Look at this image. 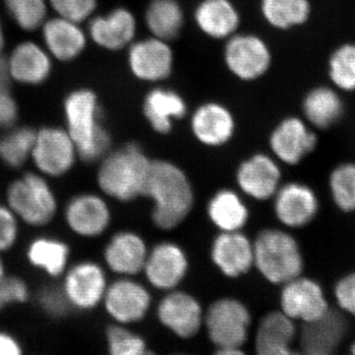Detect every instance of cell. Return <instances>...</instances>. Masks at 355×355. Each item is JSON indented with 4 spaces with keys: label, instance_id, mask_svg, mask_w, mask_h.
<instances>
[{
    "label": "cell",
    "instance_id": "cell-1",
    "mask_svg": "<svg viewBox=\"0 0 355 355\" xmlns=\"http://www.w3.org/2000/svg\"><path fill=\"white\" fill-rule=\"evenodd\" d=\"M144 195L154 202V223L165 230L177 227L193 207V191L188 178L168 161L151 162Z\"/></svg>",
    "mask_w": 355,
    "mask_h": 355
},
{
    "label": "cell",
    "instance_id": "cell-2",
    "mask_svg": "<svg viewBox=\"0 0 355 355\" xmlns=\"http://www.w3.org/2000/svg\"><path fill=\"white\" fill-rule=\"evenodd\" d=\"M67 130L76 144L79 158L86 163L101 160L108 153L111 137L103 125L97 95L90 89L72 91L64 104Z\"/></svg>",
    "mask_w": 355,
    "mask_h": 355
},
{
    "label": "cell",
    "instance_id": "cell-3",
    "mask_svg": "<svg viewBox=\"0 0 355 355\" xmlns=\"http://www.w3.org/2000/svg\"><path fill=\"white\" fill-rule=\"evenodd\" d=\"M101 160L97 183L105 195L121 202L144 195L153 161L139 144H128Z\"/></svg>",
    "mask_w": 355,
    "mask_h": 355
},
{
    "label": "cell",
    "instance_id": "cell-4",
    "mask_svg": "<svg viewBox=\"0 0 355 355\" xmlns=\"http://www.w3.org/2000/svg\"><path fill=\"white\" fill-rule=\"evenodd\" d=\"M254 263L268 282L282 286L305 272L300 243L284 229L261 231L254 240Z\"/></svg>",
    "mask_w": 355,
    "mask_h": 355
},
{
    "label": "cell",
    "instance_id": "cell-5",
    "mask_svg": "<svg viewBox=\"0 0 355 355\" xmlns=\"http://www.w3.org/2000/svg\"><path fill=\"white\" fill-rule=\"evenodd\" d=\"M6 205L21 223L44 227L55 219L58 200L49 178L38 172H27L7 187Z\"/></svg>",
    "mask_w": 355,
    "mask_h": 355
},
{
    "label": "cell",
    "instance_id": "cell-6",
    "mask_svg": "<svg viewBox=\"0 0 355 355\" xmlns=\"http://www.w3.org/2000/svg\"><path fill=\"white\" fill-rule=\"evenodd\" d=\"M250 323L251 316L246 306L235 299L216 301L205 316L209 338L220 354H242Z\"/></svg>",
    "mask_w": 355,
    "mask_h": 355
},
{
    "label": "cell",
    "instance_id": "cell-7",
    "mask_svg": "<svg viewBox=\"0 0 355 355\" xmlns=\"http://www.w3.org/2000/svg\"><path fill=\"white\" fill-rule=\"evenodd\" d=\"M223 60L233 76L252 83L268 73L272 64V53L268 43L258 35L236 33L226 40Z\"/></svg>",
    "mask_w": 355,
    "mask_h": 355
},
{
    "label": "cell",
    "instance_id": "cell-8",
    "mask_svg": "<svg viewBox=\"0 0 355 355\" xmlns=\"http://www.w3.org/2000/svg\"><path fill=\"white\" fill-rule=\"evenodd\" d=\"M282 286L280 310L299 324L316 321L333 307L323 284L304 273Z\"/></svg>",
    "mask_w": 355,
    "mask_h": 355
},
{
    "label": "cell",
    "instance_id": "cell-9",
    "mask_svg": "<svg viewBox=\"0 0 355 355\" xmlns=\"http://www.w3.org/2000/svg\"><path fill=\"white\" fill-rule=\"evenodd\" d=\"M77 158L76 144L67 128L46 127L36 132L31 160L40 174L49 179L64 177Z\"/></svg>",
    "mask_w": 355,
    "mask_h": 355
},
{
    "label": "cell",
    "instance_id": "cell-10",
    "mask_svg": "<svg viewBox=\"0 0 355 355\" xmlns=\"http://www.w3.org/2000/svg\"><path fill=\"white\" fill-rule=\"evenodd\" d=\"M268 144L279 162L297 166L317 150L319 135L304 119L289 116L273 128Z\"/></svg>",
    "mask_w": 355,
    "mask_h": 355
},
{
    "label": "cell",
    "instance_id": "cell-11",
    "mask_svg": "<svg viewBox=\"0 0 355 355\" xmlns=\"http://www.w3.org/2000/svg\"><path fill=\"white\" fill-rule=\"evenodd\" d=\"M273 198L277 220L292 230L308 227L321 211L319 193L311 184L303 182L291 181L282 184Z\"/></svg>",
    "mask_w": 355,
    "mask_h": 355
},
{
    "label": "cell",
    "instance_id": "cell-12",
    "mask_svg": "<svg viewBox=\"0 0 355 355\" xmlns=\"http://www.w3.org/2000/svg\"><path fill=\"white\" fill-rule=\"evenodd\" d=\"M174 62L170 42L156 37L135 41L128 48V69L133 77L144 83H161L169 78Z\"/></svg>",
    "mask_w": 355,
    "mask_h": 355
},
{
    "label": "cell",
    "instance_id": "cell-13",
    "mask_svg": "<svg viewBox=\"0 0 355 355\" xmlns=\"http://www.w3.org/2000/svg\"><path fill=\"white\" fill-rule=\"evenodd\" d=\"M349 331V317L333 306L316 321L299 324L298 352L307 355L335 354L347 340Z\"/></svg>",
    "mask_w": 355,
    "mask_h": 355
},
{
    "label": "cell",
    "instance_id": "cell-14",
    "mask_svg": "<svg viewBox=\"0 0 355 355\" xmlns=\"http://www.w3.org/2000/svg\"><path fill=\"white\" fill-rule=\"evenodd\" d=\"M60 286L72 309H94L103 302L107 279L101 266L94 261H83L69 266L62 275Z\"/></svg>",
    "mask_w": 355,
    "mask_h": 355
},
{
    "label": "cell",
    "instance_id": "cell-15",
    "mask_svg": "<svg viewBox=\"0 0 355 355\" xmlns=\"http://www.w3.org/2000/svg\"><path fill=\"white\" fill-rule=\"evenodd\" d=\"M65 224L72 233L84 238L100 236L108 228L111 211L104 198L95 193L73 196L65 205Z\"/></svg>",
    "mask_w": 355,
    "mask_h": 355
},
{
    "label": "cell",
    "instance_id": "cell-16",
    "mask_svg": "<svg viewBox=\"0 0 355 355\" xmlns=\"http://www.w3.org/2000/svg\"><path fill=\"white\" fill-rule=\"evenodd\" d=\"M137 20L127 7H116L104 15L89 21L88 34L100 48L118 51L128 48L135 41Z\"/></svg>",
    "mask_w": 355,
    "mask_h": 355
},
{
    "label": "cell",
    "instance_id": "cell-17",
    "mask_svg": "<svg viewBox=\"0 0 355 355\" xmlns=\"http://www.w3.org/2000/svg\"><path fill=\"white\" fill-rule=\"evenodd\" d=\"M299 324L282 310L272 311L261 318L257 329L254 347L260 355L297 354Z\"/></svg>",
    "mask_w": 355,
    "mask_h": 355
},
{
    "label": "cell",
    "instance_id": "cell-18",
    "mask_svg": "<svg viewBox=\"0 0 355 355\" xmlns=\"http://www.w3.org/2000/svg\"><path fill=\"white\" fill-rule=\"evenodd\" d=\"M103 302L110 316L118 323L130 324L144 319L150 305V296L137 282L121 279L107 287Z\"/></svg>",
    "mask_w": 355,
    "mask_h": 355
},
{
    "label": "cell",
    "instance_id": "cell-19",
    "mask_svg": "<svg viewBox=\"0 0 355 355\" xmlns=\"http://www.w3.org/2000/svg\"><path fill=\"white\" fill-rule=\"evenodd\" d=\"M235 128L232 112L222 103H203L191 114V132L205 146L216 147L227 144L234 135Z\"/></svg>",
    "mask_w": 355,
    "mask_h": 355
},
{
    "label": "cell",
    "instance_id": "cell-20",
    "mask_svg": "<svg viewBox=\"0 0 355 355\" xmlns=\"http://www.w3.org/2000/svg\"><path fill=\"white\" fill-rule=\"evenodd\" d=\"M282 173L279 161L266 154H254L240 165L237 181L240 188L258 200L275 197L282 186Z\"/></svg>",
    "mask_w": 355,
    "mask_h": 355
},
{
    "label": "cell",
    "instance_id": "cell-21",
    "mask_svg": "<svg viewBox=\"0 0 355 355\" xmlns=\"http://www.w3.org/2000/svg\"><path fill=\"white\" fill-rule=\"evenodd\" d=\"M147 279L156 288L172 289L186 275L188 260L183 250L173 243H162L147 254L144 268Z\"/></svg>",
    "mask_w": 355,
    "mask_h": 355
},
{
    "label": "cell",
    "instance_id": "cell-22",
    "mask_svg": "<svg viewBox=\"0 0 355 355\" xmlns=\"http://www.w3.org/2000/svg\"><path fill=\"white\" fill-rule=\"evenodd\" d=\"M303 119L316 130L326 132L343 120L345 105L334 86L319 85L310 89L302 100Z\"/></svg>",
    "mask_w": 355,
    "mask_h": 355
},
{
    "label": "cell",
    "instance_id": "cell-23",
    "mask_svg": "<svg viewBox=\"0 0 355 355\" xmlns=\"http://www.w3.org/2000/svg\"><path fill=\"white\" fill-rule=\"evenodd\" d=\"M158 317L161 323L184 338L195 336L202 324L200 303L184 292H172L165 296L159 304Z\"/></svg>",
    "mask_w": 355,
    "mask_h": 355
},
{
    "label": "cell",
    "instance_id": "cell-24",
    "mask_svg": "<svg viewBox=\"0 0 355 355\" xmlns=\"http://www.w3.org/2000/svg\"><path fill=\"white\" fill-rule=\"evenodd\" d=\"M200 32L212 40H227L238 33L241 14L232 0H200L193 11Z\"/></svg>",
    "mask_w": 355,
    "mask_h": 355
},
{
    "label": "cell",
    "instance_id": "cell-25",
    "mask_svg": "<svg viewBox=\"0 0 355 355\" xmlns=\"http://www.w3.org/2000/svg\"><path fill=\"white\" fill-rule=\"evenodd\" d=\"M46 50L51 57L62 62L78 58L87 44V36L79 23L57 16L42 26Z\"/></svg>",
    "mask_w": 355,
    "mask_h": 355
},
{
    "label": "cell",
    "instance_id": "cell-26",
    "mask_svg": "<svg viewBox=\"0 0 355 355\" xmlns=\"http://www.w3.org/2000/svg\"><path fill=\"white\" fill-rule=\"evenodd\" d=\"M6 62L11 80L25 85H39L51 72L50 53L34 42L16 46Z\"/></svg>",
    "mask_w": 355,
    "mask_h": 355
},
{
    "label": "cell",
    "instance_id": "cell-27",
    "mask_svg": "<svg viewBox=\"0 0 355 355\" xmlns=\"http://www.w3.org/2000/svg\"><path fill=\"white\" fill-rule=\"evenodd\" d=\"M142 112L154 132L168 135L174 121L181 120L188 113L183 96L167 88H154L147 93L142 104Z\"/></svg>",
    "mask_w": 355,
    "mask_h": 355
},
{
    "label": "cell",
    "instance_id": "cell-28",
    "mask_svg": "<svg viewBox=\"0 0 355 355\" xmlns=\"http://www.w3.org/2000/svg\"><path fill=\"white\" fill-rule=\"evenodd\" d=\"M212 260L224 275L237 277L246 273L254 263V248L246 236L223 232L212 246Z\"/></svg>",
    "mask_w": 355,
    "mask_h": 355
},
{
    "label": "cell",
    "instance_id": "cell-29",
    "mask_svg": "<svg viewBox=\"0 0 355 355\" xmlns=\"http://www.w3.org/2000/svg\"><path fill=\"white\" fill-rule=\"evenodd\" d=\"M146 258V244L135 233H118L105 248L104 259L107 266L119 275H133L141 272Z\"/></svg>",
    "mask_w": 355,
    "mask_h": 355
},
{
    "label": "cell",
    "instance_id": "cell-30",
    "mask_svg": "<svg viewBox=\"0 0 355 355\" xmlns=\"http://www.w3.org/2000/svg\"><path fill=\"white\" fill-rule=\"evenodd\" d=\"M28 263L51 279L62 277L69 266V245L53 236H39L26 249Z\"/></svg>",
    "mask_w": 355,
    "mask_h": 355
},
{
    "label": "cell",
    "instance_id": "cell-31",
    "mask_svg": "<svg viewBox=\"0 0 355 355\" xmlns=\"http://www.w3.org/2000/svg\"><path fill=\"white\" fill-rule=\"evenodd\" d=\"M144 21L151 36L171 42L183 30L184 9L178 0H151L146 7Z\"/></svg>",
    "mask_w": 355,
    "mask_h": 355
},
{
    "label": "cell",
    "instance_id": "cell-32",
    "mask_svg": "<svg viewBox=\"0 0 355 355\" xmlns=\"http://www.w3.org/2000/svg\"><path fill=\"white\" fill-rule=\"evenodd\" d=\"M260 10L268 25L287 31L309 21L312 4L310 0H261Z\"/></svg>",
    "mask_w": 355,
    "mask_h": 355
},
{
    "label": "cell",
    "instance_id": "cell-33",
    "mask_svg": "<svg viewBox=\"0 0 355 355\" xmlns=\"http://www.w3.org/2000/svg\"><path fill=\"white\" fill-rule=\"evenodd\" d=\"M209 216L223 232H234L246 224L248 209L237 193L223 190L210 200Z\"/></svg>",
    "mask_w": 355,
    "mask_h": 355
},
{
    "label": "cell",
    "instance_id": "cell-34",
    "mask_svg": "<svg viewBox=\"0 0 355 355\" xmlns=\"http://www.w3.org/2000/svg\"><path fill=\"white\" fill-rule=\"evenodd\" d=\"M334 207L343 214H355V161H343L331 168L327 178Z\"/></svg>",
    "mask_w": 355,
    "mask_h": 355
},
{
    "label": "cell",
    "instance_id": "cell-35",
    "mask_svg": "<svg viewBox=\"0 0 355 355\" xmlns=\"http://www.w3.org/2000/svg\"><path fill=\"white\" fill-rule=\"evenodd\" d=\"M36 130L31 128H12L0 137V160L11 169H19L31 159Z\"/></svg>",
    "mask_w": 355,
    "mask_h": 355
},
{
    "label": "cell",
    "instance_id": "cell-36",
    "mask_svg": "<svg viewBox=\"0 0 355 355\" xmlns=\"http://www.w3.org/2000/svg\"><path fill=\"white\" fill-rule=\"evenodd\" d=\"M328 76L334 87L340 92H355V43H343L331 51Z\"/></svg>",
    "mask_w": 355,
    "mask_h": 355
},
{
    "label": "cell",
    "instance_id": "cell-37",
    "mask_svg": "<svg viewBox=\"0 0 355 355\" xmlns=\"http://www.w3.org/2000/svg\"><path fill=\"white\" fill-rule=\"evenodd\" d=\"M4 4L15 24L24 31H36L46 22V0H4Z\"/></svg>",
    "mask_w": 355,
    "mask_h": 355
},
{
    "label": "cell",
    "instance_id": "cell-38",
    "mask_svg": "<svg viewBox=\"0 0 355 355\" xmlns=\"http://www.w3.org/2000/svg\"><path fill=\"white\" fill-rule=\"evenodd\" d=\"M109 352L113 355H141L148 354L140 336L120 326H111L106 331Z\"/></svg>",
    "mask_w": 355,
    "mask_h": 355
},
{
    "label": "cell",
    "instance_id": "cell-39",
    "mask_svg": "<svg viewBox=\"0 0 355 355\" xmlns=\"http://www.w3.org/2000/svg\"><path fill=\"white\" fill-rule=\"evenodd\" d=\"M333 306L345 316L355 319V270L343 273L331 289Z\"/></svg>",
    "mask_w": 355,
    "mask_h": 355
},
{
    "label": "cell",
    "instance_id": "cell-40",
    "mask_svg": "<svg viewBox=\"0 0 355 355\" xmlns=\"http://www.w3.org/2000/svg\"><path fill=\"white\" fill-rule=\"evenodd\" d=\"M37 302L40 309L53 319L67 316L72 310L62 286L55 284L43 287L37 295Z\"/></svg>",
    "mask_w": 355,
    "mask_h": 355
},
{
    "label": "cell",
    "instance_id": "cell-41",
    "mask_svg": "<svg viewBox=\"0 0 355 355\" xmlns=\"http://www.w3.org/2000/svg\"><path fill=\"white\" fill-rule=\"evenodd\" d=\"M58 16L80 23L90 19L98 6V0H48Z\"/></svg>",
    "mask_w": 355,
    "mask_h": 355
},
{
    "label": "cell",
    "instance_id": "cell-42",
    "mask_svg": "<svg viewBox=\"0 0 355 355\" xmlns=\"http://www.w3.org/2000/svg\"><path fill=\"white\" fill-rule=\"evenodd\" d=\"M30 292L24 279L6 275L0 280V312L12 305L24 304L30 299Z\"/></svg>",
    "mask_w": 355,
    "mask_h": 355
},
{
    "label": "cell",
    "instance_id": "cell-43",
    "mask_svg": "<svg viewBox=\"0 0 355 355\" xmlns=\"http://www.w3.org/2000/svg\"><path fill=\"white\" fill-rule=\"evenodd\" d=\"M19 219L6 205H0V254L17 244L20 236Z\"/></svg>",
    "mask_w": 355,
    "mask_h": 355
},
{
    "label": "cell",
    "instance_id": "cell-44",
    "mask_svg": "<svg viewBox=\"0 0 355 355\" xmlns=\"http://www.w3.org/2000/svg\"><path fill=\"white\" fill-rule=\"evenodd\" d=\"M18 118V106L9 89L0 90V128L12 127Z\"/></svg>",
    "mask_w": 355,
    "mask_h": 355
},
{
    "label": "cell",
    "instance_id": "cell-45",
    "mask_svg": "<svg viewBox=\"0 0 355 355\" xmlns=\"http://www.w3.org/2000/svg\"><path fill=\"white\" fill-rule=\"evenodd\" d=\"M22 345L19 340L7 331H0V355H21Z\"/></svg>",
    "mask_w": 355,
    "mask_h": 355
},
{
    "label": "cell",
    "instance_id": "cell-46",
    "mask_svg": "<svg viewBox=\"0 0 355 355\" xmlns=\"http://www.w3.org/2000/svg\"><path fill=\"white\" fill-rule=\"evenodd\" d=\"M10 80L11 78L10 76H9L6 60L0 58V90H2V89H9Z\"/></svg>",
    "mask_w": 355,
    "mask_h": 355
},
{
    "label": "cell",
    "instance_id": "cell-47",
    "mask_svg": "<svg viewBox=\"0 0 355 355\" xmlns=\"http://www.w3.org/2000/svg\"><path fill=\"white\" fill-rule=\"evenodd\" d=\"M4 44H6V38H4L3 28H2L1 22H0V53L3 51Z\"/></svg>",
    "mask_w": 355,
    "mask_h": 355
},
{
    "label": "cell",
    "instance_id": "cell-48",
    "mask_svg": "<svg viewBox=\"0 0 355 355\" xmlns=\"http://www.w3.org/2000/svg\"><path fill=\"white\" fill-rule=\"evenodd\" d=\"M6 275V265H4V261L2 260L1 254H0V280L3 279Z\"/></svg>",
    "mask_w": 355,
    "mask_h": 355
},
{
    "label": "cell",
    "instance_id": "cell-49",
    "mask_svg": "<svg viewBox=\"0 0 355 355\" xmlns=\"http://www.w3.org/2000/svg\"><path fill=\"white\" fill-rule=\"evenodd\" d=\"M349 352L350 354L355 355V338L349 345Z\"/></svg>",
    "mask_w": 355,
    "mask_h": 355
}]
</instances>
